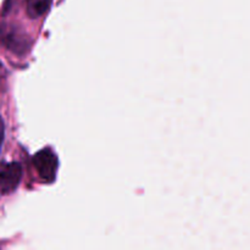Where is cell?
<instances>
[{"mask_svg": "<svg viewBox=\"0 0 250 250\" xmlns=\"http://www.w3.org/2000/svg\"><path fill=\"white\" fill-rule=\"evenodd\" d=\"M34 167L38 172L39 177L46 183H51L55 181L56 172H58V156L55 155L50 148L42 149L41 151L34 155L33 158Z\"/></svg>", "mask_w": 250, "mask_h": 250, "instance_id": "6da1fadb", "label": "cell"}, {"mask_svg": "<svg viewBox=\"0 0 250 250\" xmlns=\"http://www.w3.org/2000/svg\"><path fill=\"white\" fill-rule=\"evenodd\" d=\"M22 178V167L19 163L0 165V193L10 194L19 187Z\"/></svg>", "mask_w": 250, "mask_h": 250, "instance_id": "7a4b0ae2", "label": "cell"}, {"mask_svg": "<svg viewBox=\"0 0 250 250\" xmlns=\"http://www.w3.org/2000/svg\"><path fill=\"white\" fill-rule=\"evenodd\" d=\"M0 42L15 53H21L27 49L26 36L17 28L10 27L7 24L0 26Z\"/></svg>", "mask_w": 250, "mask_h": 250, "instance_id": "3957f363", "label": "cell"}, {"mask_svg": "<svg viewBox=\"0 0 250 250\" xmlns=\"http://www.w3.org/2000/svg\"><path fill=\"white\" fill-rule=\"evenodd\" d=\"M50 6V0H26V11L31 19H37L45 14Z\"/></svg>", "mask_w": 250, "mask_h": 250, "instance_id": "277c9868", "label": "cell"}, {"mask_svg": "<svg viewBox=\"0 0 250 250\" xmlns=\"http://www.w3.org/2000/svg\"><path fill=\"white\" fill-rule=\"evenodd\" d=\"M4 138H5V124H4V120H2L1 116H0V150H1L2 143H4Z\"/></svg>", "mask_w": 250, "mask_h": 250, "instance_id": "5b68a950", "label": "cell"}]
</instances>
